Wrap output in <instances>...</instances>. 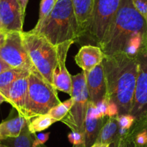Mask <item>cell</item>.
Masks as SVG:
<instances>
[{
	"label": "cell",
	"mask_w": 147,
	"mask_h": 147,
	"mask_svg": "<svg viewBox=\"0 0 147 147\" xmlns=\"http://www.w3.org/2000/svg\"><path fill=\"white\" fill-rule=\"evenodd\" d=\"M108 101L115 103L119 115L130 114L136 85L138 63L136 56L125 52L105 56L102 62Z\"/></svg>",
	"instance_id": "1"
},
{
	"label": "cell",
	"mask_w": 147,
	"mask_h": 147,
	"mask_svg": "<svg viewBox=\"0 0 147 147\" xmlns=\"http://www.w3.org/2000/svg\"><path fill=\"white\" fill-rule=\"evenodd\" d=\"M137 34L147 40L146 22L135 9L132 0H121L113 22L99 45L105 56L125 52L129 40Z\"/></svg>",
	"instance_id": "2"
},
{
	"label": "cell",
	"mask_w": 147,
	"mask_h": 147,
	"mask_svg": "<svg viewBox=\"0 0 147 147\" xmlns=\"http://www.w3.org/2000/svg\"><path fill=\"white\" fill-rule=\"evenodd\" d=\"M31 30L43 35L55 46L75 41L82 35L71 0H56L50 14Z\"/></svg>",
	"instance_id": "3"
},
{
	"label": "cell",
	"mask_w": 147,
	"mask_h": 147,
	"mask_svg": "<svg viewBox=\"0 0 147 147\" xmlns=\"http://www.w3.org/2000/svg\"><path fill=\"white\" fill-rule=\"evenodd\" d=\"M22 37L24 46L34 67L40 76L53 87V72L57 61L56 46L43 35L32 30L22 31Z\"/></svg>",
	"instance_id": "4"
},
{
	"label": "cell",
	"mask_w": 147,
	"mask_h": 147,
	"mask_svg": "<svg viewBox=\"0 0 147 147\" xmlns=\"http://www.w3.org/2000/svg\"><path fill=\"white\" fill-rule=\"evenodd\" d=\"M28 104L26 118L47 114L49 110L61 102L57 90L40 74L30 72L28 77Z\"/></svg>",
	"instance_id": "5"
},
{
	"label": "cell",
	"mask_w": 147,
	"mask_h": 147,
	"mask_svg": "<svg viewBox=\"0 0 147 147\" xmlns=\"http://www.w3.org/2000/svg\"><path fill=\"white\" fill-rule=\"evenodd\" d=\"M72 89L70 97L73 105L62 121L69 125L72 131L84 134V124L90 101L86 83L85 72L82 71L76 75L71 76Z\"/></svg>",
	"instance_id": "6"
},
{
	"label": "cell",
	"mask_w": 147,
	"mask_h": 147,
	"mask_svg": "<svg viewBox=\"0 0 147 147\" xmlns=\"http://www.w3.org/2000/svg\"><path fill=\"white\" fill-rule=\"evenodd\" d=\"M0 59L10 68L23 69L40 74L34 67L24 46L22 32L6 33L5 42L0 47Z\"/></svg>",
	"instance_id": "7"
},
{
	"label": "cell",
	"mask_w": 147,
	"mask_h": 147,
	"mask_svg": "<svg viewBox=\"0 0 147 147\" xmlns=\"http://www.w3.org/2000/svg\"><path fill=\"white\" fill-rule=\"evenodd\" d=\"M121 0H94L88 32L98 44L113 22Z\"/></svg>",
	"instance_id": "8"
},
{
	"label": "cell",
	"mask_w": 147,
	"mask_h": 147,
	"mask_svg": "<svg viewBox=\"0 0 147 147\" xmlns=\"http://www.w3.org/2000/svg\"><path fill=\"white\" fill-rule=\"evenodd\" d=\"M138 63L136 85L131 115L140 122L147 116V48H143L136 55Z\"/></svg>",
	"instance_id": "9"
},
{
	"label": "cell",
	"mask_w": 147,
	"mask_h": 147,
	"mask_svg": "<svg viewBox=\"0 0 147 147\" xmlns=\"http://www.w3.org/2000/svg\"><path fill=\"white\" fill-rule=\"evenodd\" d=\"M74 42V40H69L56 46L57 61L53 72V85L54 88L69 95L71 94L72 80L71 76L66 69V61L69 48Z\"/></svg>",
	"instance_id": "10"
},
{
	"label": "cell",
	"mask_w": 147,
	"mask_h": 147,
	"mask_svg": "<svg viewBox=\"0 0 147 147\" xmlns=\"http://www.w3.org/2000/svg\"><path fill=\"white\" fill-rule=\"evenodd\" d=\"M24 19L18 0H0V31L22 32Z\"/></svg>",
	"instance_id": "11"
},
{
	"label": "cell",
	"mask_w": 147,
	"mask_h": 147,
	"mask_svg": "<svg viewBox=\"0 0 147 147\" xmlns=\"http://www.w3.org/2000/svg\"><path fill=\"white\" fill-rule=\"evenodd\" d=\"M84 72L89 99L90 101L96 105L105 99L107 96L105 76L102 64L100 63L91 71Z\"/></svg>",
	"instance_id": "12"
},
{
	"label": "cell",
	"mask_w": 147,
	"mask_h": 147,
	"mask_svg": "<svg viewBox=\"0 0 147 147\" xmlns=\"http://www.w3.org/2000/svg\"><path fill=\"white\" fill-rule=\"evenodd\" d=\"M28 76L22 77L14 82L8 92V103L18 111L19 115L26 118L28 104Z\"/></svg>",
	"instance_id": "13"
},
{
	"label": "cell",
	"mask_w": 147,
	"mask_h": 147,
	"mask_svg": "<svg viewBox=\"0 0 147 147\" xmlns=\"http://www.w3.org/2000/svg\"><path fill=\"white\" fill-rule=\"evenodd\" d=\"M104 53L100 46L86 45L79 50L75 61L84 71H89L102 63Z\"/></svg>",
	"instance_id": "14"
},
{
	"label": "cell",
	"mask_w": 147,
	"mask_h": 147,
	"mask_svg": "<svg viewBox=\"0 0 147 147\" xmlns=\"http://www.w3.org/2000/svg\"><path fill=\"white\" fill-rule=\"evenodd\" d=\"M82 35L88 32L94 0H71Z\"/></svg>",
	"instance_id": "15"
},
{
	"label": "cell",
	"mask_w": 147,
	"mask_h": 147,
	"mask_svg": "<svg viewBox=\"0 0 147 147\" xmlns=\"http://www.w3.org/2000/svg\"><path fill=\"white\" fill-rule=\"evenodd\" d=\"M29 120L21 115L4 121L0 123V141L8 138H15L20 134L21 131L28 125Z\"/></svg>",
	"instance_id": "16"
},
{
	"label": "cell",
	"mask_w": 147,
	"mask_h": 147,
	"mask_svg": "<svg viewBox=\"0 0 147 147\" xmlns=\"http://www.w3.org/2000/svg\"><path fill=\"white\" fill-rule=\"evenodd\" d=\"M102 119H97L87 113L84 124V146L90 147L96 141L99 132L102 127Z\"/></svg>",
	"instance_id": "17"
},
{
	"label": "cell",
	"mask_w": 147,
	"mask_h": 147,
	"mask_svg": "<svg viewBox=\"0 0 147 147\" xmlns=\"http://www.w3.org/2000/svg\"><path fill=\"white\" fill-rule=\"evenodd\" d=\"M30 73V72L28 71L13 68L2 72L0 74V92L7 99L8 92L11 84L18 79L28 76Z\"/></svg>",
	"instance_id": "18"
},
{
	"label": "cell",
	"mask_w": 147,
	"mask_h": 147,
	"mask_svg": "<svg viewBox=\"0 0 147 147\" xmlns=\"http://www.w3.org/2000/svg\"><path fill=\"white\" fill-rule=\"evenodd\" d=\"M34 135L35 134L30 132L27 125L18 136L6 138L0 141V142L7 147H33V142L35 140Z\"/></svg>",
	"instance_id": "19"
},
{
	"label": "cell",
	"mask_w": 147,
	"mask_h": 147,
	"mask_svg": "<svg viewBox=\"0 0 147 147\" xmlns=\"http://www.w3.org/2000/svg\"><path fill=\"white\" fill-rule=\"evenodd\" d=\"M118 121L114 118L110 119L102 125L99 132L95 142L111 144L114 141V137L118 130Z\"/></svg>",
	"instance_id": "20"
},
{
	"label": "cell",
	"mask_w": 147,
	"mask_h": 147,
	"mask_svg": "<svg viewBox=\"0 0 147 147\" xmlns=\"http://www.w3.org/2000/svg\"><path fill=\"white\" fill-rule=\"evenodd\" d=\"M56 122V120L53 119L48 113L43 114L30 118L28 121V128L31 134H35L47 129Z\"/></svg>",
	"instance_id": "21"
},
{
	"label": "cell",
	"mask_w": 147,
	"mask_h": 147,
	"mask_svg": "<svg viewBox=\"0 0 147 147\" xmlns=\"http://www.w3.org/2000/svg\"><path fill=\"white\" fill-rule=\"evenodd\" d=\"M72 105H73V100L71 97L70 99L66 100L63 102H60L57 105L52 107L49 111L48 114L56 121H62L69 112Z\"/></svg>",
	"instance_id": "22"
},
{
	"label": "cell",
	"mask_w": 147,
	"mask_h": 147,
	"mask_svg": "<svg viewBox=\"0 0 147 147\" xmlns=\"http://www.w3.org/2000/svg\"><path fill=\"white\" fill-rule=\"evenodd\" d=\"M56 0H41L40 4L39 18L37 23H40L50 14L56 4Z\"/></svg>",
	"instance_id": "23"
},
{
	"label": "cell",
	"mask_w": 147,
	"mask_h": 147,
	"mask_svg": "<svg viewBox=\"0 0 147 147\" xmlns=\"http://www.w3.org/2000/svg\"><path fill=\"white\" fill-rule=\"evenodd\" d=\"M136 119L131 114L126 115H120L117 116V121L120 128L128 131L133 125Z\"/></svg>",
	"instance_id": "24"
},
{
	"label": "cell",
	"mask_w": 147,
	"mask_h": 147,
	"mask_svg": "<svg viewBox=\"0 0 147 147\" xmlns=\"http://www.w3.org/2000/svg\"><path fill=\"white\" fill-rule=\"evenodd\" d=\"M68 139L71 144L75 147H85L84 134L78 131H72L68 135Z\"/></svg>",
	"instance_id": "25"
},
{
	"label": "cell",
	"mask_w": 147,
	"mask_h": 147,
	"mask_svg": "<svg viewBox=\"0 0 147 147\" xmlns=\"http://www.w3.org/2000/svg\"><path fill=\"white\" fill-rule=\"evenodd\" d=\"M132 3L147 23V0H132Z\"/></svg>",
	"instance_id": "26"
},
{
	"label": "cell",
	"mask_w": 147,
	"mask_h": 147,
	"mask_svg": "<svg viewBox=\"0 0 147 147\" xmlns=\"http://www.w3.org/2000/svg\"><path fill=\"white\" fill-rule=\"evenodd\" d=\"M49 135L50 133H45V134H39L35 136L33 142V147H38L44 144L49 140Z\"/></svg>",
	"instance_id": "27"
},
{
	"label": "cell",
	"mask_w": 147,
	"mask_h": 147,
	"mask_svg": "<svg viewBox=\"0 0 147 147\" xmlns=\"http://www.w3.org/2000/svg\"><path fill=\"white\" fill-rule=\"evenodd\" d=\"M118 115H119V110H118L117 105L113 102L108 101L107 115H108L110 118H114L115 116H118Z\"/></svg>",
	"instance_id": "28"
},
{
	"label": "cell",
	"mask_w": 147,
	"mask_h": 147,
	"mask_svg": "<svg viewBox=\"0 0 147 147\" xmlns=\"http://www.w3.org/2000/svg\"><path fill=\"white\" fill-rule=\"evenodd\" d=\"M107 104H108V100L107 98L101 100L96 104V107H97L98 112L100 113V114L103 118L107 115Z\"/></svg>",
	"instance_id": "29"
},
{
	"label": "cell",
	"mask_w": 147,
	"mask_h": 147,
	"mask_svg": "<svg viewBox=\"0 0 147 147\" xmlns=\"http://www.w3.org/2000/svg\"><path fill=\"white\" fill-rule=\"evenodd\" d=\"M128 141L126 139H120L117 140L115 142H113L110 144V147H127Z\"/></svg>",
	"instance_id": "30"
},
{
	"label": "cell",
	"mask_w": 147,
	"mask_h": 147,
	"mask_svg": "<svg viewBox=\"0 0 147 147\" xmlns=\"http://www.w3.org/2000/svg\"><path fill=\"white\" fill-rule=\"evenodd\" d=\"M28 1L29 0H18V2L19 3L20 6L21 10H22V12L24 16L25 15V10H26L27 5L28 3Z\"/></svg>",
	"instance_id": "31"
},
{
	"label": "cell",
	"mask_w": 147,
	"mask_h": 147,
	"mask_svg": "<svg viewBox=\"0 0 147 147\" xmlns=\"http://www.w3.org/2000/svg\"><path fill=\"white\" fill-rule=\"evenodd\" d=\"M138 123L139 124H138V126L136 128V131H138L140 129H143V128H144V129H146L147 131V116H146L142 121L138 122Z\"/></svg>",
	"instance_id": "32"
},
{
	"label": "cell",
	"mask_w": 147,
	"mask_h": 147,
	"mask_svg": "<svg viewBox=\"0 0 147 147\" xmlns=\"http://www.w3.org/2000/svg\"><path fill=\"white\" fill-rule=\"evenodd\" d=\"M9 69H11V68L2 59H0V74Z\"/></svg>",
	"instance_id": "33"
},
{
	"label": "cell",
	"mask_w": 147,
	"mask_h": 147,
	"mask_svg": "<svg viewBox=\"0 0 147 147\" xmlns=\"http://www.w3.org/2000/svg\"><path fill=\"white\" fill-rule=\"evenodd\" d=\"M90 147H110V144L101 142H94V144Z\"/></svg>",
	"instance_id": "34"
},
{
	"label": "cell",
	"mask_w": 147,
	"mask_h": 147,
	"mask_svg": "<svg viewBox=\"0 0 147 147\" xmlns=\"http://www.w3.org/2000/svg\"><path fill=\"white\" fill-rule=\"evenodd\" d=\"M5 36H6V33L4 32H2V31H0V47L2 46V45L5 42Z\"/></svg>",
	"instance_id": "35"
},
{
	"label": "cell",
	"mask_w": 147,
	"mask_h": 147,
	"mask_svg": "<svg viewBox=\"0 0 147 147\" xmlns=\"http://www.w3.org/2000/svg\"><path fill=\"white\" fill-rule=\"evenodd\" d=\"M4 102H8V100L5 97V96L1 92H0V105L2 104V103H3Z\"/></svg>",
	"instance_id": "36"
},
{
	"label": "cell",
	"mask_w": 147,
	"mask_h": 147,
	"mask_svg": "<svg viewBox=\"0 0 147 147\" xmlns=\"http://www.w3.org/2000/svg\"><path fill=\"white\" fill-rule=\"evenodd\" d=\"M127 147H135L134 146V144H133L132 141H128V144H127Z\"/></svg>",
	"instance_id": "37"
},
{
	"label": "cell",
	"mask_w": 147,
	"mask_h": 147,
	"mask_svg": "<svg viewBox=\"0 0 147 147\" xmlns=\"http://www.w3.org/2000/svg\"><path fill=\"white\" fill-rule=\"evenodd\" d=\"M0 147H7V146H5V145H4L3 144H2V143L0 142Z\"/></svg>",
	"instance_id": "38"
},
{
	"label": "cell",
	"mask_w": 147,
	"mask_h": 147,
	"mask_svg": "<svg viewBox=\"0 0 147 147\" xmlns=\"http://www.w3.org/2000/svg\"><path fill=\"white\" fill-rule=\"evenodd\" d=\"M144 48H147V40H146V46Z\"/></svg>",
	"instance_id": "39"
},
{
	"label": "cell",
	"mask_w": 147,
	"mask_h": 147,
	"mask_svg": "<svg viewBox=\"0 0 147 147\" xmlns=\"http://www.w3.org/2000/svg\"><path fill=\"white\" fill-rule=\"evenodd\" d=\"M40 146H38V147H40Z\"/></svg>",
	"instance_id": "40"
}]
</instances>
